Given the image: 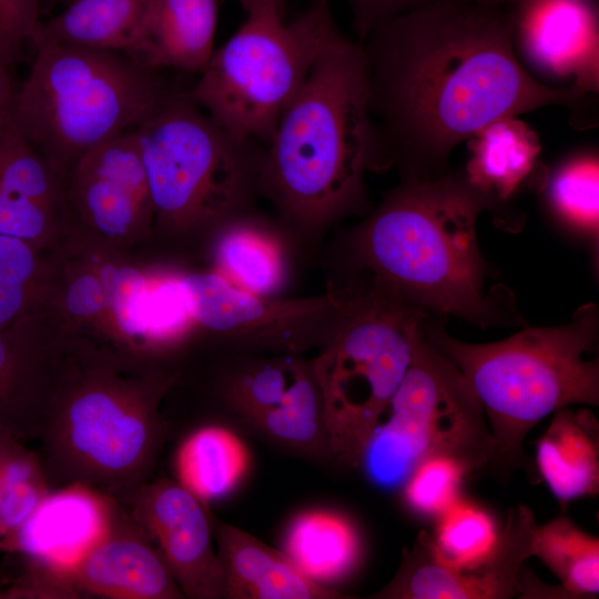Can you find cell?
<instances>
[{
  "label": "cell",
  "instance_id": "1",
  "mask_svg": "<svg viewBox=\"0 0 599 599\" xmlns=\"http://www.w3.org/2000/svg\"><path fill=\"white\" fill-rule=\"evenodd\" d=\"M514 7L434 0L377 24L362 43L372 115L404 180L444 174L453 150L487 124L587 93L532 75L514 44Z\"/></svg>",
  "mask_w": 599,
  "mask_h": 599
},
{
  "label": "cell",
  "instance_id": "2",
  "mask_svg": "<svg viewBox=\"0 0 599 599\" xmlns=\"http://www.w3.org/2000/svg\"><path fill=\"white\" fill-rule=\"evenodd\" d=\"M392 160L369 106L363 45L338 30L263 148L258 195L296 248L366 204L364 176Z\"/></svg>",
  "mask_w": 599,
  "mask_h": 599
},
{
  "label": "cell",
  "instance_id": "3",
  "mask_svg": "<svg viewBox=\"0 0 599 599\" xmlns=\"http://www.w3.org/2000/svg\"><path fill=\"white\" fill-rule=\"evenodd\" d=\"M177 378L155 358L75 339L39 437L51 486L83 484L124 504L151 478Z\"/></svg>",
  "mask_w": 599,
  "mask_h": 599
},
{
  "label": "cell",
  "instance_id": "4",
  "mask_svg": "<svg viewBox=\"0 0 599 599\" xmlns=\"http://www.w3.org/2000/svg\"><path fill=\"white\" fill-rule=\"evenodd\" d=\"M489 201L465 176L404 180L356 227L353 255L418 307L484 324L491 308L476 221Z\"/></svg>",
  "mask_w": 599,
  "mask_h": 599
},
{
  "label": "cell",
  "instance_id": "5",
  "mask_svg": "<svg viewBox=\"0 0 599 599\" xmlns=\"http://www.w3.org/2000/svg\"><path fill=\"white\" fill-rule=\"evenodd\" d=\"M425 338L455 364L481 404L494 440L487 470L500 479L526 466L524 440L542 418L599 404L598 359L586 358L598 338L593 304L578 308L566 325L525 328L496 343L468 344L443 331Z\"/></svg>",
  "mask_w": 599,
  "mask_h": 599
},
{
  "label": "cell",
  "instance_id": "6",
  "mask_svg": "<svg viewBox=\"0 0 599 599\" xmlns=\"http://www.w3.org/2000/svg\"><path fill=\"white\" fill-rule=\"evenodd\" d=\"M153 207V232L206 238L255 210L264 145L238 139L189 91H169L135 126Z\"/></svg>",
  "mask_w": 599,
  "mask_h": 599
},
{
  "label": "cell",
  "instance_id": "7",
  "mask_svg": "<svg viewBox=\"0 0 599 599\" xmlns=\"http://www.w3.org/2000/svg\"><path fill=\"white\" fill-rule=\"evenodd\" d=\"M16 92L11 125L64 177L101 143L134 129L169 91L125 53L47 43Z\"/></svg>",
  "mask_w": 599,
  "mask_h": 599
},
{
  "label": "cell",
  "instance_id": "8",
  "mask_svg": "<svg viewBox=\"0 0 599 599\" xmlns=\"http://www.w3.org/2000/svg\"><path fill=\"white\" fill-rule=\"evenodd\" d=\"M342 285L345 312L312 364L329 450L356 467L406 374L425 311L370 276Z\"/></svg>",
  "mask_w": 599,
  "mask_h": 599
},
{
  "label": "cell",
  "instance_id": "9",
  "mask_svg": "<svg viewBox=\"0 0 599 599\" xmlns=\"http://www.w3.org/2000/svg\"><path fill=\"white\" fill-rule=\"evenodd\" d=\"M286 0H260L189 90L232 135L265 145L324 45L339 30L327 0H313L291 21Z\"/></svg>",
  "mask_w": 599,
  "mask_h": 599
},
{
  "label": "cell",
  "instance_id": "10",
  "mask_svg": "<svg viewBox=\"0 0 599 599\" xmlns=\"http://www.w3.org/2000/svg\"><path fill=\"white\" fill-rule=\"evenodd\" d=\"M385 414L359 463L375 485L402 490L413 473L434 458L451 459L468 474L488 469L494 440L483 406L423 329Z\"/></svg>",
  "mask_w": 599,
  "mask_h": 599
},
{
  "label": "cell",
  "instance_id": "11",
  "mask_svg": "<svg viewBox=\"0 0 599 599\" xmlns=\"http://www.w3.org/2000/svg\"><path fill=\"white\" fill-rule=\"evenodd\" d=\"M195 334H206L232 354H297L319 349L339 323L347 291L285 298L243 291L213 270L181 272Z\"/></svg>",
  "mask_w": 599,
  "mask_h": 599
},
{
  "label": "cell",
  "instance_id": "12",
  "mask_svg": "<svg viewBox=\"0 0 599 599\" xmlns=\"http://www.w3.org/2000/svg\"><path fill=\"white\" fill-rule=\"evenodd\" d=\"M72 229L115 248L153 233V207L135 128L82 155L64 176Z\"/></svg>",
  "mask_w": 599,
  "mask_h": 599
},
{
  "label": "cell",
  "instance_id": "13",
  "mask_svg": "<svg viewBox=\"0 0 599 599\" xmlns=\"http://www.w3.org/2000/svg\"><path fill=\"white\" fill-rule=\"evenodd\" d=\"M233 355L235 363L220 383L231 410L283 444L307 451L328 447L312 359L297 354Z\"/></svg>",
  "mask_w": 599,
  "mask_h": 599
},
{
  "label": "cell",
  "instance_id": "14",
  "mask_svg": "<svg viewBox=\"0 0 599 599\" xmlns=\"http://www.w3.org/2000/svg\"><path fill=\"white\" fill-rule=\"evenodd\" d=\"M537 527L529 507L510 508L489 555L474 568L443 561L429 534L420 530L404 549L394 578L368 598L379 599H508L517 595L524 561L532 557Z\"/></svg>",
  "mask_w": 599,
  "mask_h": 599
},
{
  "label": "cell",
  "instance_id": "15",
  "mask_svg": "<svg viewBox=\"0 0 599 599\" xmlns=\"http://www.w3.org/2000/svg\"><path fill=\"white\" fill-rule=\"evenodd\" d=\"M123 505L150 537L184 597L223 598V570L212 544L213 516L179 481L149 480Z\"/></svg>",
  "mask_w": 599,
  "mask_h": 599
},
{
  "label": "cell",
  "instance_id": "16",
  "mask_svg": "<svg viewBox=\"0 0 599 599\" xmlns=\"http://www.w3.org/2000/svg\"><path fill=\"white\" fill-rule=\"evenodd\" d=\"M72 345L51 312L0 329V430L39 439Z\"/></svg>",
  "mask_w": 599,
  "mask_h": 599
},
{
  "label": "cell",
  "instance_id": "17",
  "mask_svg": "<svg viewBox=\"0 0 599 599\" xmlns=\"http://www.w3.org/2000/svg\"><path fill=\"white\" fill-rule=\"evenodd\" d=\"M514 44L536 72L568 79L585 93L599 88L596 0H522L514 7Z\"/></svg>",
  "mask_w": 599,
  "mask_h": 599
},
{
  "label": "cell",
  "instance_id": "18",
  "mask_svg": "<svg viewBox=\"0 0 599 599\" xmlns=\"http://www.w3.org/2000/svg\"><path fill=\"white\" fill-rule=\"evenodd\" d=\"M70 577L80 598H184L150 537L118 500L105 530L72 567Z\"/></svg>",
  "mask_w": 599,
  "mask_h": 599
},
{
  "label": "cell",
  "instance_id": "19",
  "mask_svg": "<svg viewBox=\"0 0 599 599\" xmlns=\"http://www.w3.org/2000/svg\"><path fill=\"white\" fill-rule=\"evenodd\" d=\"M71 232L64 177L10 124L0 133V235L52 251Z\"/></svg>",
  "mask_w": 599,
  "mask_h": 599
},
{
  "label": "cell",
  "instance_id": "20",
  "mask_svg": "<svg viewBox=\"0 0 599 599\" xmlns=\"http://www.w3.org/2000/svg\"><path fill=\"white\" fill-rule=\"evenodd\" d=\"M116 499L83 484L52 490L10 541L9 552L70 575L105 530Z\"/></svg>",
  "mask_w": 599,
  "mask_h": 599
},
{
  "label": "cell",
  "instance_id": "21",
  "mask_svg": "<svg viewBox=\"0 0 599 599\" xmlns=\"http://www.w3.org/2000/svg\"><path fill=\"white\" fill-rule=\"evenodd\" d=\"M207 244L212 270L232 285L282 296L296 247L277 220L248 211L225 223Z\"/></svg>",
  "mask_w": 599,
  "mask_h": 599
},
{
  "label": "cell",
  "instance_id": "22",
  "mask_svg": "<svg viewBox=\"0 0 599 599\" xmlns=\"http://www.w3.org/2000/svg\"><path fill=\"white\" fill-rule=\"evenodd\" d=\"M223 570V598L336 599L345 598L304 576L285 552L248 532L213 517Z\"/></svg>",
  "mask_w": 599,
  "mask_h": 599
},
{
  "label": "cell",
  "instance_id": "23",
  "mask_svg": "<svg viewBox=\"0 0 599 599\" xmlns=\"http://www.w3.org/2000/svg\"><path fill=\"white\" fill-rule=\"evenodd\" d=\"M217 0H159L148 29L126 53L139 65L201 73L214 51Z\"/></svg>",
  "mask_w": 599,
  "mask_h": 599
},
{
  "label": "cell",
  "instance_id": "24",
  "mask_svg": "<svg viewBox=\"0 0 599 599\" xmlns=\"http://www.w3.org/2000/svg\"><path fill=\"white\" fill-rule=\"evenodd\" d=\"M536 466L566 506L599 491V423L587 408L562 407L536 443Z\"/></svg>",
  "mask_w": 599,
  "mask_h": 599
},
{
  "label": "cell",
  "instance_id": "25",
  "mask_svg": "<svg viewBox=\"0 0 599 599\" xmlns=\"http://www.w3.org/2000/svg\"><path fill=\"white\" fill-rule=\"evenodd\" d=\"M159 0H75L40 22L31 41L128 53L143 37Z\"/></svg>",
  "mask_w": 599,
  "mask_h": 599
},
{
  "label": "cell",
  "instance_id": "26",
  "mask_svg": "<svg viewBox=\"0 0 599 599\" xmlns=\"http://www.w3.org/2000/svg\"><path fill=\"white\" fill-rule=\"evenodd\" d=\"M466 181L488 200L511 196L532 173L538 134L517 116L498 119L467 139Z\"/></svg>",
  "mask_w": 599,
  "mask_h": 599
},
{
  "label": "cell",
  "instance_id": "27",
  "mask_svg": "<svg viewBox=\"0 0 599 599\" xmlns=\"http://www.w3.org/2000/svg\"><path fill=\"white\" fill-rule=\"evenodd\" d=\"M285 554L308 579L323 585L344 578L361 552L357 531L345 517L328 511H308L291 525Z\"/></svg>",
  "mask_w": 599,
  "mask_h": 599
},
{
  "label": "cell",
  "instance_id": "28",
  "mask_svg": "<svg viewBox=\"0 0 599 599\" xmlns=\"http://www.w3.org/2000/svg\"><path fill=\"white\" fill-rule=\"evenodd\" d=\"M248 463L243 441L221 426H205L180 446L175 467L179 483L204 502L227 494Z\"/></svg>",
  "mask_w": 599,
  "mask_h": 599
},
{
  "label": "cell",
  "instance_id": "29",
  "mask_svg": "<svg viewBox=\"0 0 599 599\" xmlns=\"http://www.w3.org/2000/svg\"><path fill=\"white\" fill-rule=\"evenodd\" d=\"M49 252L0 235V329L50 311L54 258Z\"/></svg>",
  "mask_w": 599,
  "mask_h": 599
},
{
  "label": "cell",
  "instance_id": "30",
  "mask_svg": "<svg viewBox=\"0 0 599 599\" xmlns=\"http://www.w3.org/2000/svg\"><path fill=\"white\" fill-rule=\"evenodd\" d=\"M53 490L40 453L0 430V541H10Z\"/></svg>",
  "mask_w": 599,
  "mask_h": 599
},
{
  "label": "cell",
  "instance_id": "31",
  "mask_svg": "<svg viewBox=\"0 0 599 599\" xmlns=\"http://www.w3.org/2000/svg\"><path fill=\"white\" fill-rule=\"evenodd\" d=\"M532 556L538 557L561 581L566 598L599 592L598 538L560 516L538 526L534 532Z\"/></svg>",
  "mask_w": 599,
  "mask_h": 599
},
{
  "label": "cell",
  "instance_id": "32",
  "mask_svg": "<svg viewBox=\"0 0 599 599\" xmlns=\"http://www.w3.org/2000/svg\"><path fill=\"white\" fill-rule=\"evenodd\" d=\"M599 163L595 152L577 154L551 174L547 201L566 224L597 237L599 223Z\"/></svg>",
  "mask_w": 599,
  "mask_h": 599
},
{
  "label": "cell",
  "instance_id": "33",
  "mask_svg": "<svg viewBox=\"0 0 599 599\" xmlns=\"http://www.w3.org/2000/svg\"><path fill=\"white\" fill-rule=\"evenodd\" d=\"M498 532L486 510L458 498L437 516L435 534L430 537L443 561L457 568H468L486 559Z\"/></svg>",
  "mask_w": 599,
  "mask_h": 599
},
{
  "label": "cell",
  "instance_id": "34",
  "mask_svg": "<svg viewBox=\"0 0 599 599\" xmlns=\"http://www.w3.org/2000/svg\"><path fill=\"white\" fill-rule=\"evenodd\" d=\"M469 475L458 463L434 458L422 464L402 488L408 508L417 515L439 516L458 499L463 479Z\"/></svg>",
  "mask_w": 599,
  "mask_h": 599
},
{
  "label": "cell",
  "instance_id": "35",
  "mask_svg": "<svg viewBox=\"0 0 599 599\" xmlns=\"http://www.w3.org/2000/svg\"><path fill=\"white\" fill-rule=\"evenodd\" d=\"M359 42L380 22L434 0H345Z\"/></svg>",
  "mask_w": 599,
  "mask_h": 599
},
{
  "label": "cell",
  "instance_id": "36",
  "mask_svg": "<svg viewBox=\"0 0 599 599\" xmlns=\"http://www.w3.org/2000/svg\"><path fill=\"white\" fill-rule=\"evenodd\" d=\"M17 43L23 49L32 41L40 21V0H0Z\"/></svg>",
  "mask_w": 599,
  "mask_h": 599
},
{
  "label": "cell",
  "instance_id": "37",
  "mask_svg": "<svg viewBox=\"0 0 599 599\" xmlns=\"http://www.w3.org/2000/svg\"><path fill=\"white\" fill-rule=\"evenodd\" d=\"M9 65L0 59V133L11 124L16 91L13 90Z\"/></svg>",
  "mask_w": 599,
  "mask_h": 599
},
{
  "label": "cell",
  "instance_id": "38",
  "mask_svg": "<svg viewBox=\"0 0 599 599\" xmlns=\"http://www.w3.org/2000/svg\"><path fill=\"white\" fill-rule=\"evenodd\" d=\"M23 49L14 40L0 3V59L9 67L19 61Z\"/></svg>",
  "mask_w": 599,
  "mask_h": 599
},
{
  "label": "cell",
  "instance_id": "39",
  "mask_svg": "<svg viewBox=\"0 0 599 599\" xmlns=\"http://www.w3.org/2000/svg\"><path fill=\"white\" fill-rule=\"evenodd\" d=\"M473 1L483 6H488V7H500V6L515 7L522 0H473Z\"/></svg>",
  "mask_w": 599,
  "mask_h": 599
},
{
  "label": "cell",
  "instance_id": "40",
  "mask_svg": "<svg viewBox=\"0 0 599 599\" xmlns=\"http://www.w3.org/2000/svg\"><path fill=\"white\" fill-rule=\"evenodd\" d=\"M8 583V573L0 569V599H4V589Z\"/></svg>",
  "mask_w": 599,
  "mask_h": 599
},
{
  "label": "cell",
  "instance_id": "41",
  "mask_svg": "<svg viewBox=\"0 0 599 599\" xmlns=\"http://www.w3.org/2000/svg\"><path fill=\"white\" fill-rule=\"evenodd\" d=\"M245 11H248L254 7L260 0H238Z\"/></svg>",
  "mask_w": 599,
  "mask_h": 599
},
{
  "label": "cell",
  "instance_id": "42",
  "mask_svg": "<svg viewBox=\"0 0 599 599\" xmlns=\"http://www.w3.org/2000/svg\"><path fill=\"white\" fill-rule=\"evenodd\" d=\"M0 552H7V547L3 542L0 541Z\"/></svg>",
  "mask_w": 599,
  "mask_h": 599
},
{
  "label": "cell",
  "instance_id": "43",
  "mask_svg": "<svg viewBox=\"0 0 599 599\" xmlns=\"http://www.w3.org/2000/svg\"><path fill=\"white\" fill-rule=\"evenodd\" d=\"M63 1H65V2H68V3H71V2H73V1H75V0H63Z\"/></svg>",
  "mask_w": 599,
  "mask_h": 599
}]
</instances>
